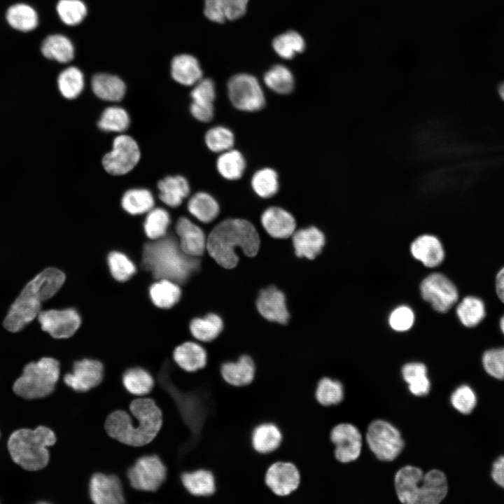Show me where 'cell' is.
I'll return each instance as SVG.
<instances>
[{
  "instance_id": "6da1fadb",
  "label": "cell",
  "mask_w": 504,
  "mask_h": 504,
  "mask_svg": "<svg viewBox=\"0 0 504 504\" xmlns=\"http://www.w3.org/2000/svg\"><path fill=\"white\" fill-rule=\"evenodd\" d=\"M125 410H115L106 419L104 428L109 437L128 446L150 444L163 422L162 412L151 397H136Z\"/></svg>"
},
{
  "instance_id": "7a4b0ae2",
  "label": "cell",
  "mask_w": 504,
  "mask_h": 504,
  "mask_svg": "<svg viewBox=\"0 0 504 504\" xmlns=\"http://www.w3.org/2000/svg\"><path fill=\"white\" fill-rule=\"evenodd\" d=\"M260 239L255 227L243 218H227L217 224L206 239V251L224 269H233L239 262L237 248L252 258L257 255Z\"/></svg>"
},
{
  "instance_id": "3957f363",
  "label": "cell",
  "mask_w": 504,
  "mask_h": 504,
  "mask_svg": "<svg viewBox=\"0 0 504 504\" xmlns=\"http://www.w3.org/2000/svg\"><path fill=\"white\" fill-rule=\"evenodd\" d=\"M64 281V274L56 268H47L37 274L12 304L4 321V328L12 332L23 329L38 316L41 302L52 297Z\"/></svg>"
},
{
  "instance_id": "277c9868",
  "label": "cell",
  "mask_w": 504,
  "mask_h": 504,
  "mask_svg": "<svg viewBox=\"0 0 504 504\" xmlns=\"http://www.w3.org/2000/svg\"><path fill=\"white\" fill-rule=\"evenodd\" d=\"M164 237L145 245L142 265L156 279L183 282L197 269L199 262L184 253L175 238Z\"/></svg>"
},
{
  "instance_id": "5b68a950",
  "label": "cell",
  "mask_w": 504,
  "mask_h": 504,
  "mask_svg": "<svg viewBox=\"0 0 504 504\" xmlns=\"http://www.w3.org/2000/svg\"><path fill=\"white\" fill-rule=\"evenodd\" d=\"M394 484L399 500L405 504H438L448 493L447 477L436 469L424 474L418 467L404 466L396 472Z\"/></svg>"
},
{
  "instance_id": "8992f818",
  "label": "cell",
  "mask_w": 504,
  "mask_h": 504,
  "mask_svg": "<svg viewBox=\"0 0 504 504\" xmlns=\"http://www.w3.org/2000/svg\"><path fill=\"white\" fill-rule=\"evenodd\" d=\"M56 435L45 426L35 429L22 428L14 431L8 441L13 461L22 468L35 471L44 468L50 460L48 447L55 444Z\"/></svg>"
},
{
  "instance_id": "52a82bcc",
  "label": "cell",
  "mask_w": 504,
  "mask_h": 504,
  "mask_svg": "<svg viewBox=\"0 0 504 504\" xmlns=\"http://www.w3.org/2000/svg\"><path fill=\"white\" fill-rule=\"evenodd\" d=\"M59 376V362L43 357L25 365L22 376L13 384V391L26 399L45 398L54 392Z\"/></svg>"
},
{
  "instance_id": "ba28073f",
  "label": "cell",
  "mask_w": 504,
  "mask_h": 504,
  "mask_svg": "<svg viewBox=\"0 0 504 504\" xmlns=\"http://www.w3.org/2000/svg\"><path fill=\"white\" fill-rule=\"evenodd\" d=\"M167 477V468L156 454L139 456L125 472L128 486L135 490L155 492Z\"/></svg>"
},
{
  "instance_id": "9c48e42d",
  "label": "cell",
  "mask_w": 504,
  "mask_h": 504,
  "mask_svg": "<svg viewBox=\"0 0 504 504\" xmlns=\"http://www.w3.org/2000/svg\"><path fill=\"white\" fill-rule=\"evenodd\" d=\"M366 441L372 453L383 461L394 460L404 447V441L399 430L389 422L382 419L370 424Z\"/></svg>"
},
{
  "instance_id": "30bf717a",
  "label": "cell",
  "mask_w": 504,
  "mask_h": 504,
  "mask_svg": "<svg viewBox=\"0 0 504 504\" xmlns=\"http://www.w3.org/2000/svg\"><path fill=\"white\" fill-rule=\"evenodd\" d=\"M227 90L232 104L238 110L253 112L265 106L261 85L251 74L240 73L232 76L228 80Z\"/></svg>"
},
{
  "instance_id": "8fae6325",
  "label": "cell",
  "mask_w": 504,
  "mask_h": 504,
  "mask_svg": "<svg viewBox=\"0 0 504 504\" xmlns=\"http://www.w3.org/2000/svg\"><path fill=\"white\" fill-rule=\"evenodd\" d=\"M140 157V149L134 139L120 134L113 139L112 150L104 155L102 165L108 174L121 176L132 170Z\"/></svg>"
},
{
  "instance_id": "7c38bea8",
  "label": "cell",
  "mask_w": 504,
  "mask_h": 504,
  "mask_svg": "<svg viewBox=\"0 0 504 504\" xmlns=\"http://www.w3.org/2000/svg\"><path fill=\"white\" fill-rule=\"evenodd\" d=\"M422 298L440 313L447 312L457 302L458 290L454 283L441 273L426 276L420 285Z\"/></svg>"
},
{
  "instance_id": "4fadbf2b",
  "label": "cell",
  "mask_w": 504,
  "mask_h": 504,
  "mask_svg": "<svg viewBox=\"0 0 504 504\" xmlns=\"http://www.w3.org/2000/svg\"><path fill=\"white\" fill-rule=\"evenodd\" d=\"M104 377V364L97 359L85 358L73 363L71 371L64 374L63 382L77 393H85L98 386Z\"/></svg>"
},
{
  "instance_id": "5bb4252c",
  "label": "cell",
  "mask_w": 504,
  "mask_h": 504,
  "mask_svg": "<svg viewBox=\"0 0 504 504\" xmlns=\"http://www.w3.org/2000/svg\"><path fill=\"white\" fill-rule=\"evenodd\" d=\"M88 496L94 504L126 503L123 482L113 472L92 473L88 482Z\"/></svg>"
},
{
  "instance_id": "9a60e30c",
  "label": "cell",
  "mask_w": 504,
  "mask_h": 504,
  "mask_svg": "<svg viewBox=\"0 0 504 504\" xmlns=\"http://www.w3.org/2000/svg\"><path fill=\"white\" fill-rule=\"evenodd\" d=\"M330 440L335 445L334 455L340 463L356 460L361 452L362 435L353 424L341 423L330 432Z\"/></svg>"
},
{
  "instance_id": "2e32d148",
  "label": "cell",
  "mask_w": 504,
  "mask_h": 504,
  "mask_svg": "<svg viewBox=\"0 0 504 504\" xmlns=\"http://www.w3.org/2000/svg\"><path fill=\"white\" fill-rule=\"evenodd\" d=\"M37 318L42 330L56 339L72 336L81 322L78 313L74 309L41 311Z\"/></svg>"
},
{
  "instance_id": "e0dca14e",
  "label": "cell",
  "mask_w": 504,
  "mask_h": 504,
  "mask_svg": "<svg viewBox=\"0 0 504 504\" xmlns=\"http://www.w3.org/2000/svg\"><path fill=\"white\" fill-rule=\"evenodd\" d=\"M265 482L276 496H286L295 491L300 484V473L289 461H276L266 471Z\"/></svg>"
},
{
  "instance_id": "ac0fdd59",
  "label": "cell",
  "mask_w": 504,
  "mask_h": 504,
  "mask_svg": "<svg viewBox=\"0 0 504 504\" xmlns=\"http://www.w3.org/2000/svg\"><path fill=\"white\" fill-rule=\"evenodd\" d=\"M256 307L258 313L271 322L284 325L290 317L284 293L273 286L260 291Z\"/></svg>"
},
{
  "instance_id": "d6986e66",
  "label": "cell",
  "mask_w": 504,
  "mask_h": 504,
  "mask_svg": "<svg viewBox=\"0 0 504 504\" xmlns=\"http://www.w3.org/2000/svg\"><path fill=\"white\" fill-rule=\"evenodd\" d=\"M190 95L192 115L200 122H210L214 115L216 88L214 81L211 78H202L195 85Z\"/></svg>"
},
{
  "instance_id": "ffe728a7",
  "label": "cell",
  "mask_w": 504,
  "mask_h": 504,
  "mask_svg": "<svg viewBox=\"0 0 504 504\" xmlns=\"http://www.w3.org/2000/svg\"><path fill=\"white\" fill-rule=\"evenodd\" d=\"M176 232L179 237V246L181 251L188 255L200 257L206 250V239L203 230L196 224L186 217L178 219Z\"/></svg>"
},
{
  "instance_id": "44dd1931",
  "label": "cell",
  "mask_w": 504,
  "mask_h": 504,
  "mask_svg": "<svg viewBox=\"0 0 504 504\" xmlns=\"http://www.w3.org/2000/svg\"><path fill=\"white\" fill-rule=\"evenodd\" d=\"M264 230L275 239H287L296 229V221L293 215L279 206L266 209L260 217Z\"/></svg>"
},
{
  "instance_id": "7402d4cb",
  "label": "cell",
  "mask_w": 504,
  "mask_h": 504,
  "mask_svg": "<svg viewBox=\"0 0 504 504\" xmlns=\"http://www.w3.org/2000/svg\"><path fill=\"white\" fill-rule=\"evenodd\" d=\"M207 358L205 347L193 341L179 344L172 352V358L176 365L188 372L203 369L206 365Z\"/></svg>"
},
{
  "instance_id": "603a6c76",
  "label": "cell",
  "mask_w": 504,
  "mask_h": 504,
  "mask_svg": "<svg viewBox=\"0 0 504 504\" xmlns=\"http://www.w3.org/2000/svg\"><path fill=\"white\" fill-rule=\"evenodd\" d=\"M292 241L296 256L314 260L325 245V236L317 227L309 226L295 230Z\"/></svg>"
},
{
  "instance_id": "cb8c5ba5",
  "label": "cell",
  "mask_w": 504,
  "mask_h": 504,
  "mask_svg": "<svg viewBox=\"0 0 504 504\" xmlns=\"http://www.w3.org/2000/svg\"><path fill=\"white\" fill-rule=\"evenodd\" d=\"M255 373L253 359L248 354H242L235 361H227L220 365L223 379L233 386H245L250 384Z\"/></svg>"
},
{
  "instance_id": "d4e9b609",
  "label": "cell",
  "mask_w": 504,
  "mask_h": 504,
  "mask_svg": "<svg viewBox=\"0 0 504 504\" xmlns=\"http://www.w3.org/2000/svg\"><path fill=\"white\" fill-rule=\"evenodd\" d=\"M410 251L414 258L428 267L439 265L444 258L440 241L430 234H423L415 239L410 246Z\"/></svg>"
},
{
  "instance_id": "484cf974",
  "label": "cell",
  "mask_w": 504,
  "mask_h": 504,
  "mask_svg": "<svg viewBox=\"0 0 504 504\" xmlns=\"http://www.w3.org/2000/svg\"><path fill=\"white\" fill-rule=\"evenodd\" d=\"M121 381L125 391L134 397L149 395L155 385L153 375L141 366L127 368L122 374Z\"/></svg>"
},
{
  "instance_id": "4316f807",
  "label": "cell",
  "mask_w": 504,
  "mask_h": 504,
  "mask_svg": "<svg viewBox=\"0 0 504 504\" xmlns=\"http://www.w3.org/2000/svg\"><path fill=\"white\" fill-rule=\"evenodd\" d=\"M172 78L183 85H195L202 78V70L199 61L189 54L175 56L171 63Z\"/></svg>"
},
{
  "instance_id": "83f0119b",
  "label": "cell",
  "mask_w": 504,
  "mask_h": 504,
  "mask_svg": "<svg viewBox=\"0 0 504 504\" xmlns=\"http://www.w3.org/2000/svg\"><path fill=\"white\" fill-rule=\"evenodd\" d=\"M159 198L167 206L176 208L181 205L190 193L187 179L180 175L169 176L158 183Z\"/></svg>"
},
{
  "instance_id": "f1b7e54d",
  "label": "cell",
  "mask_w": 504,
  "mask_h": 504,
  "mask_svg": "<svg viewBox=\"0 0 504 504\" xmlns=\"http://www.w3.org/2000/svg\"><path fill=\"white\" fill-rule=\"evenodd\" d=\"M180 478L186 490L194 496H209L216 491L215 477L209 470L199 468L185 471L181 474Z\"/></svg>"
},
{
  "instance_id": "f546056e",
  "label": "cell",
  "mask_w": 504,
  "mask_h": 504,
  "mask_svg": "<svg viewBox=\"0 0 504 504\" xmlns=\"http://www.w3.org/2000/svg\"><path fill=\"white\" fill-rule=\"evenodd\" d=\"M283 439L280 428L275 424L265 422L256 426L252 432L251 444L255 451L267 454L276 451Z\"/></svg>"
},
{
  "instance_id": "4dcf8cb0",
  "label": "cell",
  "mask_w": 504,
  "mask_h": 504,
  "mask_svg": "<svg viewBox=\"0 0 504 504\" xmlns=\"http://www.w3.org/2000/svg\"><path fill=\"white\" fill-rule=\"evenodd\" d=\"M94 94L107 102H119L125 96L126 86L119 77L109 74H95L91 82Z\"/></svg>"
},
{
  "instance_id": "1f68e13d",
  "label": "cell",
  "mask_w": 504,
  "mask_h": 504,
  "mask_svg": "<svg viewBox=\"0 0 504 504\" xmlns=\"http://www.w3.org/2000/svg\"><path fill=\"white\" fill-rule=\"evenodd\" d=\"M6 20L10 27L21 32L31 31L38 24V15L36 10L24 3L15 4L8 7Z\"/></svg>"
},
{
  "instance_id": "d6a6232c",
  "label": "cell",
  "mask_w": 504,
  "mask_h": 504,
  "mask_svg": "<svg viewBox=\"0 0 504 504\" xmlns=\"http://www.w3.org/2000/svg\"><path fill=\"white\" fill-rule=\"evenodd\" d=\"M41 51L48 59L67 63L73 59L74 48L71 41L62 34H52L42 42Z\"/></svg>"
},
{
  "instance_id": "836d02e7",
  "label": "cell",
  "mask_w": 504,
  "mask_h": 504,
  "mask_svg": "<svg viewBox=\"0 0 504 504\" xmlns=\"http://www.w3.org/2000/svg\"><path fill=\"white\" fill-rule=\"evenodd\" d=\"M189 213L202 223H209L219 214L220 206L215 198L205 192L194 194L187 205Z\"/></svg>"
},
{
  "instance_id": "e575fe53",
  "label": "cell",
  "mask_w": 504,
  "mask_h": 504,
  "mask_svg": "<svg viewBox=\"0 0 504 504\" xmlns=\"http://www.w3.org/2000/svg\"><path fill=\"white\" fill-rule=\"evenodd\" d=\"M223 322L221 318L214 313L206 314L202 318H195L190 323L192 336L203 343L211 342L221 333Z\"/></svg>"
},
{
  "instance_id": "d590c367",
  "label": "cell",
  "mask_w": 504,
  "mask_h": 504,
  "mask_svg": "<svg viewBox=\"0 0 504 504\" xmlns=\"http://www.w3.org/2000/svg\"><path fill=\"white\" fill-rule=\"evenodd\" d=\"M402 374L413 395L425 396L428 394L431 385L424 364L417 362L407 363L402 368Z\"/></svg>"
},
{
  "instance_id": "8d00e7d4",
  "label": "cell",
  "mask_w": 504,
  "mask_h": 504,
  "mask_svg": "<svg viewBox=\"0 0 504 504\" xmlns=\"http://www.w3.org/2000/svg\"><path fill=\"white\" fill-rule=\"evenodd\" d=\"M149 295L156 307L168 309L179 301L181 290L177 283L169 279H159L150 286Z\"/></svg>"
},
{
  "instance_id": "74e56055",
  "label": "cell",
  "mask_w": 504,
  "mask_h": 504,
  "mask_svg": "<svg viewBox=\"0 0 504 504\" xmlns=\"http://www.w3.org/2000/svg\"><path fill=\"white\" fill-rule=\"evenodd\" d=\"M123 209L132 215L148 213L155 205L152 192L146 188H132L127 190L121 199Z\"/></svg>"
},
{
  "instance_id": "f35d334b",
  "label": "cell",
  "mask_w": 504,
  "mask_h": 504,
  "mask_svg": "<svg viewBox=\"0 0 504 504\" xmlns=\"http://www.w3.org/2000/svg\"><path fill=\"white\" fill-rule=\"evenodd\" d=\"M216 168L224 178L237 180L244 174L246 160L241 152L231 148L220 153L216 160Z\"/></svg>"
},
{
  "instance_id": "ab89813d",
  "label": "cell",
  "mask_w": 504,
  "mask_h": 504,
  "mask_svg": "<svg viewBox=\"0 0 504 504\" xmlns=\"http://www.w3.org/2000/svg\"><path fill=\"white\" fill-rule=\"evenodd\" d=\"M456 314L461 323L467 328L479 325L486 316V309L482 299L466 296L458 304Z\"/></svg>"
},
{
  "instance_id": "60d3db41",
  "label": "cell",
  "mask_w": 504,
  "mask_h": 504,
  "mask_svg": "<svg viewBox=\"0 0 504 504\" xmlns=\"http://www.w3.org/2000/svg\"><path fill=\"white\" fill-rule=\"evenodd\" d=\"M274 52L284 59H291L302 52L306 43L302 36L296 31L289 30L276 36L272 43Z\"/></svg>"
},
{
  "instance_id": "b9f144b4",
  "label": "cell",
  "mask_w": 504,
  "mask_h": 504,
  "mask_svg": "<svg viewBox=\"0 0 504 504\" xmlns=\"http://www.w3.org/2000/svg\"><path fill=\"white\" fill-rule=\"evenodd\" d=\"M263 80L268 88L280 94H289L294 89L293 75L288 67L282 64L274 65L268 69Z\"/></svg>"
},
{
  "instance_id": "7bdbcfd3",
  "label": "cell",
  "mask_w": 504,
  "mask_h": 504,
  "mask_svg": "<svg viewBox=\"0 0 504 504\" xmlns=\"http://www.w3.org/2000/svg\"><path fill=\"white\" fill-rule=\"evenodd\" d=\"M317 402L325 407L340 404L344 398L342 383L329 377H322L317 382L314 392Z\"/></svg>"
},
{
  "instance_id": "ee69618b",
  "label": "cell",
  "mask_w": 504,
  "mask_h": 504,
  "mask_svg": "<svg viewBox=\"0 0 504 504\" xmlns=\"http://www.w3.org/2000/svg\"><path fill=\"white\" fill-rule=\"evenodd\" d=\"M85 85L82 71L76 66L64 69L57 77V87L61 94L66 99H74L83 90Z\"/></svg>"
},
{
  "instance_id": "f6af8a7d",
  "label": "cell",
  "mask_w": 504,
  "mask_h": 504,
  "mask_svg": "<svg viewBox=\"0 0 504 504\" xmlns=\"http://www.w3.org/2000/svg\"><path fill=\"white\" fill-rule=\"evenodd\" d=\"M130 118L127 111L117 106L105 108L97 122L98 127L107 132H122L130 126Z\"/></svg>"
},
{
  "instance_id": "bcb514c9",
  "label": "cell",
  "mask_w": 504,
  "mask_h": 504,
  "mask_svg": "<svg viewBox=\"0 0 504 504\" xmlns=\"http://www.w3.org/2000/svg\"><path fill=\"white\" fill-rule=\"evenodd\" d=\"M251 187L262 198L273 197L279 190V179L276 171L270 167L258 170L252 176Z\"/></svg>"
},
{
  "instance_id": "7dc6e473",
  "label": "cell",
  "mask_w": 504,
  "mask_h": 504,
  "mask_svg": "<svg viewBox=\"0 0 504 504\" xmlns=\"http://www.w3.org/2000/svg\"><path fill=\"white\" fill-rule=\"evenodd\" d=\"M169 224L170 216L166 209L153 208L146 217L144 230L148 238L155 240L165 236Z\"/></svg>"
},
{
  "instance_id": "c3c4849f",
  "label": "cell",
  "mask_w": 504,
  "mask_h": 504,
  "mask_svg": "<svg viewBox=\"0 0 504 504\" xmlns=\"http://www.w3.org/2000/svg\"><path fill=\"white\" fill-rule=\"evenodd\" d=\"M204 141L210 150L221 153L232 148L234 136L230 129L223 126H216L206 132Z\"/></svg>"
},
{
  "instance_id": "681fc988",
  "label": "cell",
  "mask_w": 504,
  "mask_h": 504,
  "mask_svg": "<svg viewBox=\"0 0 504 504\" xmlns=\"http://www.w3.org/2000/svg\"><path fill=\"white\" fill-rule=\"evenodd\" d=\"M56 9L61 20L69 26L80 24L87 14L86 6L80 0H59Z\"/></svg>"
},
{
  "instance_id": "f907efd6",
  "label": "cell",
  "mask_w": 504,
  "mask_h": 504,
  "mask_svg": "<svg viewBox=\"0 0 504 504\" xmlns=\"http://www.w3.org/2000/svg\"><path fill=\"white\" fill-rule=\"evenodd\" d=\"M108 265L111 275L118 281L128 280L136 272L134 263L125 254L118 251L109 253Z\"/></svg>"
},
{
  "instance_id": "816d5d0a",
  "label": "cell",
  "mask_w": 504,
  "mask_h": 504,
  "mask_svg": "<svg viewBox=\"0 0 504 504\" xmlns=\"http://www.w3.org/2000/svg\"><path fill=\"white\" fill-rule=\"evenodd\" d=\"M453 407L463 414H470L475 408L477 398L474 390L467 384L458 386L450 397Z\"/></svg>"
},
{
  "instance_id": "f5cc1de1",
  "label": "cell",
  "mask_w": 504,
  "mask_h": 504,
  "mask_svg": "<svg viewBox=\"0 0 504 504\" xmlns=\"http://www.w3.org/2000/svg\"><path fill=\"white\" fill-rule=\"evenodd\" d=\"M482 363L484 371L491 377L504 379V347L493 348L484 352Z\"/></svg>"
},
{
  "instance_id": "db71d44e",
  "label": "cell",
  "mask_w": 504,
  "mask_h": 504,
  "mask_svg": "<svg viewBox=\"0 0 504 504\" xmlns=\"http://www.w3.org/2000/svg\"><path fill=\"white\" fill-rule=\"evenodd\" d=\"M390 326L396 331L408 330L414 324V314L407 306L402 305L396 308L388 318Z\"/></svg>"
},
{
  "instance_id": "11a10c76",
  "label": "cell",
  "mask_w": 504,
  "mask_h": 504,
  "mask_svg": "<svg viewBox=\"0 0 504 504\" xmlns=\"http://www.w3.org/2000/svg\"><path fill=\"white\" fill-rule=\"evenodd\" d=\"M249 0H222L226 20H236L244 15Z\"/></svg>"
},
{
  "instance_id": "9f6ffc18",
  "label": "cell",
  "mask_w": 504,
  "mask_h": 504,
  "mask_svg": "<svg viewBox=\"0 0 504 504\" xmlns=\"http://www.w3.org/2000/svg\"><path fill=\"white\" fill-rule=\"evenodd\" d=\"M204 13L213 22L224 23L226 21L222 0H204Z\"/></svg>"
},
{
  "instance_id": "6f0895ef",
  "label": "cell",
  "mask_w": 504,
  "mask_h": 504,
  "mask_svg": "<svg viewBox=\"0 0 504 504\" xmlns=\"http://www.w3.org/2000/svg\"><path fill=\"white\" fill-rule=\"evenodd\" d=\"M491 476L493 481L504 489V455L498 456L493 461Z\"/></svg>"
},
{
  "instance_id": "680465c9",
  "label": "cell",
  "mask_w": 504,
  "mask_h": 504,
  "mask_svg": "<svg viewBox=\"0 0 504 504\" xmlns=\"http://www.w3.org/2000/svg\"><path fill=\"white\" fill-rule=\"evenodd\" d=\"M495 286L496 293L499 300L504 303V267L496 274Z\"/></svg>"
},
{
  "instance_id": "91938a15",
  "label": "cell",
  "mask_w": 504,
  "mask_h": 504,
  "mask_svg": "<svg viewBox=\"0 0 504 504\" xmlns=\"http://www.w3.org/2000/svg\"><path fill=\"white\" fill-rule=\"evenodd\" d=\"M499 326H500L501 332L504 335V315L501 317V318L500 320Z\"/></svg>"
},
{
  "instance_id": "94428289",
  "label": "cell",
  "mask_w": 504,
  "mask_h": 504,
  "mask_svg": "<svg viewBox=\"0 0 504 504\" xmlns=\"http://www.w3.org/2000/svg\"><path fill=\"white\" fill-rule=\"evenodd\" d=\"M499 94L503 100H504V83H503L499 88Z\"/></svg>"
}]
</instances>
